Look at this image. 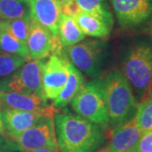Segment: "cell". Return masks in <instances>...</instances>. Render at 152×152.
I'll list each match as a JSON object with an SVG mask.
<instances>
[{
	"instance_id": "6da1fadb",
	"label": "cell",
	"mask_w": 152,
	"mask_h": 152,
	"mask_svg": "<svg viewBox=\"0 0 152 152\" xmlns=\"http://www.w3.org/2000/svg\"><path fill=\"white\" fill-rule=\"evenodd\" d=\"M54 124L60 152H96L106 141L101 127L79 115L56 112Z\"/></svg>"
},
{
	"instance_id": "7a4b0ae2",
	"label": "cell",
	"mask_w": 152,
	"mask_h": 152,
	"mask_svg": "<svg viewBox=\"0 0 152 152\" xmlns=\"http://www.w3.org/2000/svg\"><path fill=\"white\" fill-rule=\"evenodd\" d=\"M101 80L109 127L114 129L134 117L138 107L137 101L129 83L119 70H110Z\"/></svg>"
},
{
	"instance_id": "3957f363",
	"label": "cell",
	"mask_w": 152,
	"mask_h": 152,
	"mask_svg": "<svg viewBox=\"0 0 152 152\" xmlns=\"http://www.w3.org/2000/svg\"><path fill=\"white\" fill-rule=\"evenodd\" d=\"M123 75L141 102L149 98L152 83V47L138 42L126 52L122 62Z\"/></svg>"
},
{
	"instance_id": "277c9868",
	"label": "cell",
	"mask_w": 152,
	"mask_h": 152,
	"mask_svg": "<svg viewBox=\"0 0 152 152\" xmlns=\"http://www.w3.org/2000/svg\"><path fill=\"white\" fill-rule=\"evenodd\" d=\"M71 106L77 115L98 125L104 131L109 129L108 114L101 79L84 84L72 100Z\"/></svg>"
},
{
	"instance_id": "5b68a950",
	"label": "cell",
	"mask_w": 152,
	"mask_h": 152,
	"mask_svg": "<svg viewBox=\"0 0 152 152\" xmlns=\"http://www.w3.org/2000/svg\"><path fill=\"white\" fill-rule=\"evenodd\" d=\"M46 58L29 60L16 70L0 80V91L37 95L45 97L42 85V67Z\"/></svg>"
},
{
	"instance_id": "8992f818",
	"label": "cell",
	"mask_w": 152,
	"mask_h": 152,
	"mask_svg": "<svg viewBox=\"0 0 152 152\" xmlns=\"http://www.w3.org/2000/svg\"><path fill=\"white\" fill-rule=\"evenodd\" d=\"M105 42L100 40H86L66 48V55L77 69L86 75L96 77L103 66Z\"/></svg>"
},
{
	"instance_id": "52a82bcc",
	"label": "cell",
	"mask_w": 152,
	"mask_h": 152,
	"mask_svg": "<svg viewBox=\"0 0 152 152\" xmlns=\"http://www.w3.org/2000/svg\"><path fill=\"white\" fill-rule=\"evenodd\" d=\"M20 151L29 152L46 147H58L54 114L47 115L38 123L12 139Z\"/></svg>"
},
{
	"instance_id": "ba28073f",
	"label": "cell",
	"mask_w": 152,
	"mask_h": 152,
	"mask_svg": "<svg viewBox=\"0 0 152 152\" xmlns=\"http://www.w3.org/2000/svg\"><path fill=\"white\" fill-rule=\"evenodd\" d=\"M124 30H135L152 20V0H109Z\"/></svg>"
},
{
	"instance_id": "9c48e42d",
	"label": "cell",
	"mask_w": 152,
	"mask_h": 152,
	"mask_svg": "<svg viewBox=\"0 0 152 152\" xmlns=\"http://www.w3.org/2000/svg\"><path fill=\"white\" fill-rule=\"evenodd\" d=\"M26 46L30 58L32 60L43 59L53 53L59 54L63 52L59 38L55 37L48 28L31 18L30 20Z\"/></svg>"
},
{
	"instance_id": "30bf717a",
	"label": "cell",
	"mask_w": 152,
	"mask_h": 152,
	"mask_svg": "<svg viewBox=\"0 0 152 152\" xmlns=\"http://www.w3.org/2000/svg\"><path fill=\"white\" fill-rule=\"evenodd\" d=\"M68 58L65 52L59 54L53 53L45 60L42 67V85L45 97L49 100H54L65 86L68 69L66 60Z\"/></svg>"
},
{
	"instance_id": "8fae6325",
	"label": "cell",
	"mask_w": 152,
	"mask_h": 152,
	"mask_svg": "<svg viewBox=\"0 0 152 152\" xmlns=\"http://www.w3.org/2000/svg\"><path fill=\"white\" fill-rule=\"evenodd\" d=\"M56 108L48 106L42 111H22L17 109L4 108L0 111L2 122L10 139L19 135L47 115L55 114Z\"/></svg>"
},
{
	"instance_id": "7c38bea8",
	"label": "cell",
	"mask_w": 152,
	"mask_h": 152,
	"mask_svg": "<svg viewBox=\"0 0 152 152\" xmlns=\"http://www.w3.org/2000/svg\"><path fill=\"white\" fill-rule=\"evenodd\" d=\"M31 18L48 28L55 37H58V24L62 15L58 0H30Z\"/></svg>"
},
{
	"instance_id": "4fadbf2b",
	"label": "cell",
	"mask_w": 152,
	"mask_h": 152,
	"mask_svg": "<svg viewBox=\"0 0 152 152\" xmlns=\"http://www.w3.org/2000/svg\"><path fill=\"white\" fill-rule=\"evenodd\" d=\"M141 134L134 117L114 129L106 148L109 152H129L135 149Z\"/></svg>"
},
{
	"instance_id": "5bb4252c",
	"label": "cell",
	"mask_w": 152,
	"mask_h": 152,
	"mask_svg": "<svg viewBox=\"0 0 152 152\" xmlns=\"http://www.w3.org/2000/svg\"><path fill=\"white\" fill-rule=\"evenodd\" d=\"M48 107V99L37 95L0 91V109H17L22 111H42Z\"/></svg>"
},
{
	"instance_id": "9a60e30c",
	"label": "cell",
	"mask_w": 152,
	"mask_h": 152,
	"mask_svg": "<svg viewBox=\"0 0 152 152\" xmlns=\"http://www.w3.org/2000/svg\"><path fill=\"white\" fill-rule=\"evenodd\" d=\"M66 66L68 69V77L65 86L61 91L58 96L53 100V107L56 109L63 108L71 102L84 85V77L81 72L71 64L69 58L66 60Z\"/></svg>"
},
{
	"instance_id": "2e32d148",
	"label": "cell",
	"mask_w": 152,
	"mask_h": 152,
	"mask_svg": "<svg viewBox=\"0 0 152 152\" xmlns=\"http://www.w3.org/2000/svg\"><path fill=\"white\" fill-rule=\"evenodd\" d=\"M86 35L82 32L74 17L62 13L58 24V38L63 47H70L83 41Z\"/></svg>"
},
{
	"instance_id": "e0dca14e",
	"label": "cell",
	"mask_w": 152,
	"mask_h": 152,
	"mask_svg": "<svg viewBox=\"0 0 152 152\" xmlns=\"http://www.w3.org/2000/svg\"><path fill=\"white\" fill-rule=\"evenodd\" d=\"M80 10L99 19L111 30L113 26V17L107 0H75Z\"/></svg>"
},
{
	"instance_id": "ac0fdd59",
	"label": "cell",
	"mask_w": 152,
	"mask_h": 152,
	"mask_svg": "<svg viewBox=\"0 0 152 152\" xmlns=\"http://www.w3.org/2000/svg\"><path fill=\"white\" fill-rule=\"evenodd\" d=\"M75 19L82 32L86 36H90L92 37L107 38L112 31L99 19L88 15L83 11L79 13L75 17Z\"/></svg>"
},
{
	"instance_id": "d6986e66",
	"label": "cell",
	"mask_w": 152,
	"mask_h": 152,
	"mask_svg": "<svg viewBox=\"0 0 152 152\" xmlns=\"http://www.w3.org/2000/svg\"><path fill=\"white\" fill-rule=\"evenodd\" d=\"M31 18L29 4L19 0H0V20Z\"/></svg>"
},
{
	"instance_id": "ffe728a7",
	"label": "cell",
	"mask_w": 152,
	"mask_h": 152,
	"mask_svg": "<svg viewBox=\"0 0 152 152\" xmlns=\"http://www.w3.org/2000/svg\"><path fill=\"white\" fill-rule=\"evenodd\" d=\"M0 48L8 53L15 54L22 58L29 61L31 60L27 46L25 42L12 37L9 33L0 30Z\"/></svg>"
},
{
	"instance_id": "44dd1931",
	"label": "cell",
	"mask_w": 152,
	"mask_h": 152,
	"mask_svg": "<svg viewBox=\"0 0 152 152\" xmlns=\"http://www.w3.org/2000/svg\"><path fill=\"white\" fill-rule=\"evenodd\" d=\"M31 18L0 20V30L26 44Z\"/></svg>"
},
{
	"instance_id": "7402d4cb",
	"label": "cell",
	"mask_w": 152,
	"mask_h": 152,
	"mask_svg": "<svg viewBox=\"0 0 152 152\" xmlns=\"http://www.w3.org/2000/svg\"><path fill=\"white\" fill-rule=\"evenodd\" d=\"M134 118L142 133L152 130V97L141 102L137 107Z\"/></svg>"
},
{
	"instance_id": "603a6c76",
	"label": "cell",
	"mask_w": 152,
	"mask_h": 152,
	"mask_svg": "<svg viewBox=\"0 0 152 152\" xmlns=\"http://www.w3.org/2000/svg\"><path fill=\"white\" fill-rule=\"evenodd\" d=\"M26 61L15 54L0 50V78L6 77L19 69Z\"/></svg>"
},
{
	"instance_id": "cb8c5ba5",
	"label": "cell",
	"mask_w": 152,
	"mask_h": 152,
	"mask_svg": "<svg viewBox=\"0 0 152 152\" xmlns=\"http://www.w3.org/2000/svg\"><path fill=\"white\" fill-rule=\"evenodd\" d=\"M135 150L137 152H152V130L142 133Z\"/></svg>"
},
{
	"instance_id": "d4e9b609",
	"label": "cell",
	"mask_w": 152,
	"mask_h": 152,
	"mask_svg": "<svg viewBox=\"0 0 152 152\" xmlns=\"http://www.w3.org/2000/svg\"><path fill=\"white\" fill-rule=\"evenodd\" d=\"M17 151L19 149L15 141L4 134H0V152H15Z\"/></svg>"
},
{
	"instance_id": "484cf974",
	"label": "cell",
	"mask_w": 152,
	"mask_h": 152,
	"mask_svg": "<svg viewBox=\"0 0 152 152\" xmlns=\"http://www.w3.org/2000/svg\"><path fill=\"white\" fill-rule=\"evenodd\" d=\"M61 10H62V13H63V14H64L66 15H69V16L74 17V18H75L79 13L81 12L80 7H79L78 4H76V2L75 0L71 1V2L66 4L64 5L61 6Z\"/></svg>"
},
{
	"instance_id": "4316f807",
	"label": "cell",
	"mask_w": 152,
	"mask_h": 152,
	"mask_svg": "<svg viewBox=\"0 0 152 152\" xmlns=\"http://www.w3.org/2000/svg\"><path fill=\"white\" fill-rule=\"evenodd\" d=\"M29 152H60L58 147H46V148H41L37 150H34Z\"/></svg>"
},
{
	"instance_id": "83f0119b",
	"label": "cell",
	"mask_w": 152,
	"mask_h": 152,
	"mask_svg": "<svg viewBox=\"0 0 152 152\" xmlns=\"http://www.w3.org/2000/svg\"><path fill=\"white\" fill-rule=\"evenodd\" d=\"M4 127L2 122V118H1V114H0V134H4Z\"/></svg>"
},
{
	"instance_id": "f1b7e54d",
	"label": "cell",
	"mask_w": 152,
	"mask_h": 152,
	"mask_svg": "<svg viewBox=\"0 0 152 152\" xmlns=\"http://www.w3.org/2000/svg\"><path fill=\"white\" fill-rule=\"evenodd\" d=\"M58 2H59L60 5H64L66 4H68V3H69L71 1H73V0H58Z\"/></svg>"
},
{
	"instance_id": "f546056e",
	"label": "cell",
	"mask_w": 152,
	"mask_h": 152,
	"mask_svg": "<svg viewBox=\"0 0 152 152\" xmlns=\"http://www.w3.org/2000/svg\"><path fill=\"white\" fill-rule=\"evenodd\" d=\"M96 152H109L107 150V148H104V149H101V150H98Z\"/></svg>"
},
{
	"instance_id": "4dcf8cb0",
	"label": "cell",
	"mask_w": 152,
	"mask_h": 152,
	"mask_svg": "<svg viewBox=\"0 0 152 152\" xmlns=\"http://www.w3.org/2000/svg\"><path fill=\"white\" fill-rule=\"evenodd\" d=\"M19 1H20V2H24V3H26V4H28L30 0H19Z\"/></svg>"
},
{
	"instance_id": "1f68e13d",
	"label": "cell",
	"mask_w": 152,
	"mask_h": 152,
	"mask_svg": "<svg viewBox=\"0 0 152 152\" xmlns=\"http://www.w3.org/2000/svg\"><path fill=\"white\" fill-rule=\"evenodd\" d=\"M150 96L152 97V83H151V92H150Z\"/></svg>"
},
{
	"instance_id": "d6a6232c",
	"label": "cell",
	"mask_w": 152,
	"mask_h": 152,
	"mask_svg": "<svg viewBox=\"0 0 152 152\" xmlns=\"http://www.w3.org/2000/svg\"><path fill=\"white\" fill-rule=\"evenodd\" d=\"M129 152H137V151H136L135 149H134V150H133V151H129Z\"/></svg>"
},
{
	"instance_id": "836d02e7",
	"label": "cell",
	"mask_w": 152,
	"mask_h": 152,
	"mask_svg": "<svg viewBox=\"0 0 152 152\" xmlns=\"http://www.w3.org/2000/svg\"><path fill=\"white\" fill-rule=\"evenodd\" d=\"M151 36H152V26H151Z\"/></svg>"
}]
</instances>
